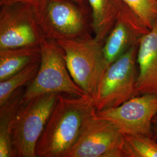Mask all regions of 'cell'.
<instances>
[{"label":"cell","mask_w":157,"mask_h":157,"mask_svg":"<svg viewBox=\"0 0 157 157\" xmlns=\"http://www.w3.org/2000/svg\"><path fill=\"white\" fill-rule=\"evenodd\" d=\"M59 94L36 148L37 157H65L97 111L89 95Z\"/></svg>","instance_id":"6da1fadb"},{"label":"cell","mask_w":157,"mask_h":157,"mask_svg":"<svg viewBox=\"0 0 157 157\" xmlns=\"http://www.w3.org/2000/svg\"><path fill=\"white\" fill-rule=\"evenodd\" d=\"M34 6L45 39L56 41L94 37L89 4H81L73 0H38Z\"/></svg>","instance_id":"7a4b0ae2"},{"label":"cell","mask_w":157,"mask_h":157,"mask_svg":"<svg viewBox=\"0 0 157 157\" xmlns=\"http://www.w3.org/2000/svg\"><path fill=\"white\" fill-rule=\"evenodd\" d=\"M58 93H47L22 101L12 121L10 134L14 157H37L36 148Z\"/></svg>","instance_id":"3957f363"},{"label":"cell","mask_w":157,"mask_h":157,"mask_svg":"<svg viewBox=\"0 0 157 157\" xmlns=\"http://www.w3.org/2000/svg\"><path fill=\"white\" fill-rule=\"evenodd\" d=\"M38 72L27 85L23 101L47 93L84 96L86 93L76 84L68 71L63 51L56 41L44 39L40 45Z\"/></svg>","instance_id":"277c9868"},{"label":"cell","mask_w":157,"mask_h":157,"mask_svg":"<svg viewBox=\"0 0 157 157\" xmlns=\"http://www.w3.org/2000/svg\"><path fill=\"white\" fill-rule=\"evenodd\" d=\"M139 43L109 65L93 97L97 111L115 108L138 95L137 56Z\"/></svg>","instance_id":"5b68a950"},{"label":"cell","mask_w":157,"mask_h":157,"mask_svg":"<svg viewBox=\"0 0 157 157\" xmlns=\"http://www.w3.org/2000/svg\"><path fill=\"white\" fill-rule=\"evenodd\" d=\"M73 80L93 98L107 69L101 43L94 37L83 40H58Z\"/></svg>","instance_id":"8992f818"},{"label":"cell","mask_w":157,"mask_h":157,"mask_svg":"<svg viewBox=\"0 0 157 157\" xmlns=\"http://www.w3.org/2000/svg\"><path fill=\"white\" fill-rule=\"evenodd\" d=\"M44 39L37 19L34 4L1 6L0 50L40 46Z\"/></svg>","instance_id":"52a82bcc"},{"label":"cell","mask_w":157,"mask_h":157,"mask_svg":"<svg viewBox=\"0 0 157 157\" xmlns=\"http://www.w3.org/2000/svg\"><path fill=\"white\" fill-rule=\"evenodd\" d=\"M157 113V94L137 95L115 108L97 111L95 118L113 124L123 135L152 137V121Z\"/></svg>","instance_id":"ba28073f"},{"label":"cell","mask_w":157,"mask_h":157,"mask_svg":"<svg viewBox=\"0 0 157 157\" xmlns=\"http://www.w3.org/2000/svg\"><path fill=\"white\" fill-rule=\"evenodd\" d=\"M124 135L111 122L92 118L65 157H123Z\"/></svg>","instance_id":"9c48e42d"},{"label":"cell","mask_w":157,"mask_h":157,"mask_svg":"<svg viewBox=\"0 0 157 157\" xmlns=\"http://www.w3.org/2000/svg\"><path fill=\"white\" fill-rule=\"evenodd\" d=\"M150 30L135 12L122 1L117 20L102 47L107 67L139 43Z\"/></svg>","instance_id":"30bf717a"},{"label":"cell","mask_w":157,"mask_h":157,"mask_svg":"<svg viewBox=\"0 0 157 157\" xmlns=\"http://www.w3.org/2000/svg\"><path fill=\"white\" fill-rule=\"evenodd\" d=\"M137 63L138 95L157 94V21L139 42Z\"/></svg>","instance_id":"8fae6325"},{"label":"cell","mask_w":157,"mask_h":157,"mask_svg":"<svg viewBox=\"0 0 157 157\" xmlns=\"http://www.w3.org/2000/svg\"><path fill=\"white\" fill-rule=\"evenodd\" d=\"M93 17L94 37L104 43L120 11L122 0H87Z\"/></svg>","instance_id":"7c38bea8"},{"label":"cell","mask_w":157,"mask_h":157,"mask_svg":"<svg viewBox=\"0 0 157 157\" xmlns=\"http://www.w3.org/2000/svg\"><path fill=\"white\" fill-rule=\"evenodd\" d=\"M40 46L0 50V81L6 79L40 59Z\"/></svg>","instance_id":"4fadbf2b"},{"label":"cell","mask_w":157,"mask_h":157,"mask_svg":"<svg viewBox=\"0 0 157 157\" xmlns=\"http://www.w3.org/2000/svg\"><path fill=\"white\" fill-rule=\"evenodd\" d=\"M25 89L15 91L5 104L0 106V157H14L10 128L12 121L23 101Z\"/></svg>","instance_id":"5bb4252c"},{"label":"cell","mask_w":157,"mask_h":157,"mask_svg":"<svg viewBox=\"0 0 157 157\" xmlns=\"http://www.w3.org/2000/svg\"><path fill=\"white\" fill-rule=\"evenodd\" d=\"M40 59L30 63L10 78L0 81V106L5 104L17 90L28 85L35 78L39 69Z\"/></svg>","instance_id":"9a60e30c"},{"label":"cell","mask_w":157,"mask_h":157,"mask_svg":"<svg viewBox=\"0 0 157 157\" xmlns=\"http://www.w3.org/2000/svg\"><path fill=\"white\" fill-rule=\"evenodd\" d=\"M123 157H157V142L152 137L124 135Z\"/></svg>","instance_id":"2e32d148"},{"label":"cell","mask_w":157,"mask_h":157,"mask_svg":"<svg viewBox=\"0 0 157 157\" xmlns=\"http://www.w3.org/2000/svg\"><path fill=\"white\" fill-rule=\"evenodd\" d=\"M139 16L148 28L157 21V0H122Z\"/></svg>","instance_id":"e0dca14e"},{"label":"cell","mask_w":157,"mask_h":157,"mask_svg":"<svg viewBox=\"0 0 157 157\" xmlns=\"http://www.w3.org/2000/svg\"><path fill=\"white\" fill-rule=\"evenodd\" d=\"M38 0H0V6L16 3H32L34 4Z\"/></svg>","instance_id":"ac0fdd59"},{"label":"cell","mask_w":157,"mask_h":157,"mask_svg":"<svg viewBox=\"0 0 157 157\" xmlns=\"http://www.w3.org/2000/svg\"><path fill=\"white\" fill-rule=\"evenodd\" d=\"M151 133L152 137L157 142V113L152 121Z\"/></svg>","instance_id":"d6986e66"},{"label":"cell","mask_w":157,"mask_h":157,"mask_svg":"<svg viewBox=\"0 0 157 157\" xmlns=\"http://www.w3.org/2000/svg\"><path fill=\"white\" fill-rule=\"evenodd\" d=\"M81 4H89L87 0H73Z\"/></svg>","instance_id":"ffe728a7"}]
</instances>
